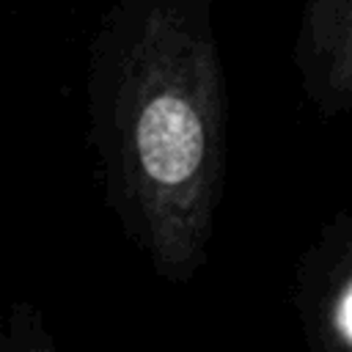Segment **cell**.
I'll list each match as a JSON object with an SVG mask.
<instances>
[{
	"instance_id": "obj_1",
	"label": "cell",
	"mask_w": 352,
	"mask_h": 352,
	"mask_svg": "<svg viewBox=\"0 0 352 352\" xmlns=\"http://www.w3.org/2000/svg\"><path fill=\"white\" fill-rule=\"evenodd\" d=\"M102 195L124 239L170 286L206 264L226 179L220 85L201 58H146L102 94Z\"/></svg>"
},
{
	"instance_id": "obj_2",
	"label": "cell",
	"mask_w": 352,
	"mask_h": 352,
	"mask_svg": "<svg viewBox=\"0 0 352 352\" xmlns=\"http://www.w3.org/2000/svg\"><path fill=\"white\" fill-rule=\"evenodd\" d=\"M292 302L308 352H352V209L324 220L297 256Z\"/></svg>"
},
{
	"instance_id": "obj_3",
	"label": "cell",
	"mask_w": 352,
	"mask_h": 352,
	"mask_svg": "<svg viewBox=\"0 0 352 352\" xmlns=\"http://www.w3.org/2000/svg\"><path fill=\"white\" fill-rule=\"evenodd\" d=\"M0 352H60L44 311L30 300H14L3 330H0Z\"/></svg>"
}]
</instances>
